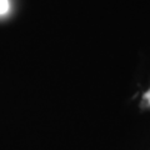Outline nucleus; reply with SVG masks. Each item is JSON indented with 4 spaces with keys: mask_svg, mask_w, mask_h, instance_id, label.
Instances as JSON below:
<instances>
[{
    "mask_svg": "<svg viewBox=\"0 0 150 150\" xmlns=\"http://www.w3.org/2000/svg\"><path fill=\"white\" fill-rule=\"evenodd\" d=\"M9 8H10L9 0H0V15L6 14L9 11Z\"/></svg>",
    "mask_w": 150,
    "mask_h": 150,
    "instance_id": "nucleus-1",
    "label": "nucleus"
},
{
    "mask_svg": "<svg viewBox=\"0 0 150 150\" xmlns=\"http://www.w3.org/2000/svg\"><path fill=\"white\" fill-rule=\"evenodd\" d=\"M142 105L143 108H150V89L143 95V100H142Z\"/></svg>",
    "mask_w": 150,
    "mask_h": 150,
    "instance_id": "nucleus-2",
    "label": "nucleus"
}]
</instances>
